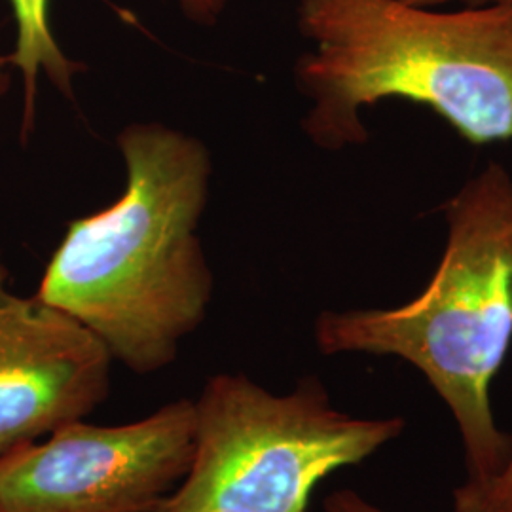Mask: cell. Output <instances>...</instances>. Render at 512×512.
Listing matches in <instances>:
<instances>
[{
  "mask_svg": "<svg viewBox=\"0 0 512 512\" xmlns=\"http://www.w3.org/2000/svg\"><path fill=\"white\" fill-rule=\"evenodd\" d=\"M126 188L109 207L69 222L37 296L67 311L139 376L173 365L202 325L213 272L196 230L211 181L200 139L164 124L118 135Z\"/></svg>",
  "mask_w": 512,
  "mask_h": 512,
  "instance_id": "obj_1",
  "label": "cell"
},
{
  "mask_svg": "<svg viewBox=\"0 0 512 512\" xmlns=\"http://www.w3.org/2000/svg\"><path fill=\"white\" fill-rule=\"evenodd\" d=\"M313 48L294 65L315 147L368 141L363 110L425 105L473 145L512 139V4L437 12L403 0H298Z\"/></svg>",
  "mask_w": 512,
  "mask_h": 512,
  "instance_id": "obj_2",
  "label": "cell"
},
{
  "mask_svg": "<svg viewBox=\"0 0 512 512\" xmlns=\"http://www.w3.org/2000/svg\"><path fill=\"white\" fill-rule=\"evenodd\" d=\"M446 247L429 285L389 310L323 311V355L399 357L433 385L458 423L467 484H484L511 458L490 384L512 342V175L488 164L442 207Z\"/></svg>",
  "mask_w": 512,
  "mask_h": 512,
  "instance_id": "obj_3",
  "label": "cell"
},
{
  "mask_svg": "<svg viewBox=\"0 0 512 512\" xmlns=\"http://www.w3.org/2000/svg\"><path fill=\"white\" fill-rule=\"evenodd\" d=\"M196 404L188 475L154 512H308L323 478L403 435L404 418H355L308 374L277 395L245 374H215Z\"/></svg>",
  "mask_w": 512,
  "mask_h": 512,
  "instance_id": "obj_4",
  "label": "cell"
},
{
  "mask_svg": "<svg viewBox=\"0 0 512 512\" xmlns=\"http://www.w3.org/2000/svg\"><path fill=\"white\" fill-rule=\"evenodd\" d=\"M194 448L190 399L122 425L73 421L0 458V512H154L188 475Z\"/></svg>",
  "mask_w": 512,
  "mask_h": 512,
  "instance_id": "obj_5",
  "label": "cell"
},
{
  "mask_svg": "<svg viewBox=\"0 0 512 512\" xmlns=\"http://www.w3.org/2000/svg\"><path fill=\"white\" fill-rule=\"evenodd\" d=\"M112 363L73 315L16 293L0 255V458L86 420L109 397Z\"/></svg>",
  "mask_w": 512,
  "mask_h": 512,
  "instance_id": "obj_6",
  "label": "cell"
},
{
  "mask_svg": "<svg viewBox=\"0 0 512 512\" xmlns=\"http://www.w3.org/2000/svg\"><path fill=\"white\" fill-rule=\"evenodd\" d=\"M16 19V46L10 54L14 69L23 80V112H21V141L35 128L37 122L38 80L46 76L55 88L73 99L76 74L86 67L74 61L57 44L50 25L52 0H8Z\"/></svg>",
  "mask_w": 512,
  "mask_h": 512,
  "instance_id": "obj_7",
  "label": "cell"
},
{
  "mask_svg": "<svg viewBox=\"0 0 512 512\" xmlns=\"http://www.w3.org/2000/svg\"><path fill=\"white\" fill-rule=\"evenodd\" d=\"M456 512H512V454L507 465L484 484L463 482L454 490Z\"/></svg>",
  "mask_w": 512,
  "mask_h": 512,
  "instance_id": "obj_8",
  "label": "cell"
},
{
  "mask_svg": "<svg viewBox=\"0 0 512 512\" xmlns=\"http://www.w3.org/2000/svg\"><path fill=\"white\" fill-rule=\"evenodd\" d=\"M325 512H387L353 490H336L323 501Z\"/></svg>",
  "mask_w": 512,
  "mask_h": 512,
  "instance_id": "obj_9",
  "label": "cell"
},
{
  "mask_svg": "<svg viewBox=\"0 0 512 512\" xmlns=\"http://www.w3.org/2000/svg\"><path fill=\"white\" fill-rule=\"evenodd\" d=\"M184 16L198 25H215L224 12L226 0H175Z\"/></svg>",
  "mask_w": 512,
  "mask_h": 512,
  "instance_id": "obj_10",
  "label": "cell"
},
{
  "mask_svg": "<svg viewBox=\"0 0 512 512\" xmlns=\"http://www.w3.org/2000/svg\"><path fill=\"white\" fill-rule=\"evenodd\" d=\"M406 4L412 6H421V8H435L442 4H450V2H461L467 4V8H480V6H495V4H512V0H403Z\"/></svg>",
  "mask_w": 512,
  "mask_h": 512,
  "instance_id": "obj_11",
  "label": "cell"
},
{
  "mask_svg": "<svg viewBox=\"0 0 512 512\" xmlns=\"http://www.w3.org/2000/svg\"><path fill=\"white\" fill-rule=\"evenodd\" d=\"M14 65L10 61V54H0V103L4 101L6 93L12 88V80H14Z\"/></svg>",
  "mask_w": 512,
  "mask_h": 512,
  "instance_id": "obj_12",
  "label": "cell"
}]
</instances>
